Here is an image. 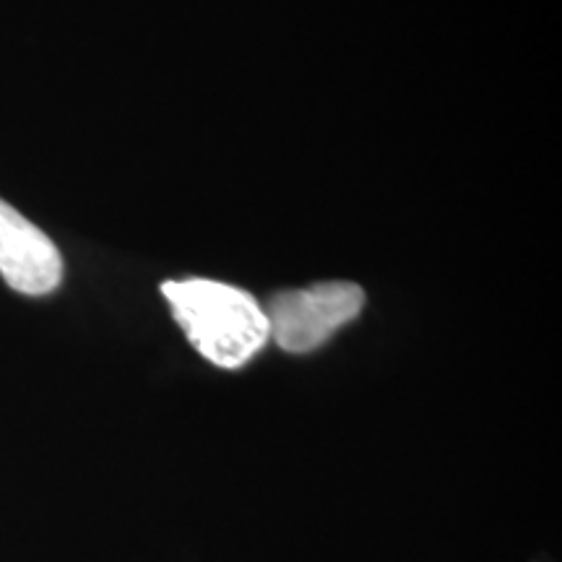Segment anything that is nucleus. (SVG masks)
I'll use <instances>...</instances> for the list:
<instances>
[{"instance_id":"nucleus-1","label":"nucleus","mask_w":562,"mask_h":562,"mask_svg":"<svg viewBox=\"0 0 562 562\" xmlns=\"http://www.w3.org/2000/svg\"><path fill=\"white\" fill-rule=\"evenodd\" d=\"M161 294L195 349L216 368H243L269 341V321L252 294L214 279L165 281Z\"/></svg>"},{"instance_id":"nucleus-2","label":"nucleus","mask_w":562,"mask_h":562,"mask_svg":"<svg viewBox=\"0 0 562 562\" xmlns=\"http://www.w3.org/2000/svg\"><path fill=\"white\" fill-rule=\"evenodd\" d=\"M364 305V292L351 281H326L305 290L273 294L263 307L269 321V339L284 351L302 355L318 349L355 321Z\"/></svg>"},{"instance_id":"nucleus-3","label":"nucleus","mask_w":562,"mask_h":562,"mask_svg":"<svg viewBox=\"0 0 562 562\" xmlns=\"http://www.w3.org/2000/svg\"><path fill=\"white\" fill-rule=\"evenodd\" d=\"M0 273L5 284L21 294H47L58 290L63 258L50 237L0 199Z\"/></svg>"}]
</instances>
